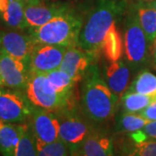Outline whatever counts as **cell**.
<instances>
[{"label": "cell", "mask_w": 156, "mask_h": 156, "mask_svg": "<svg viewBox=\"0 0 156 156\" xmlns=\"http://www.w3.org/2000/svg\"><path fill=\"white\" fill-rule=\"evenodd\" d=\"M128 0H95L83 18L77 46L97 61L101 45L114 23L122 21Z\"/></svg>", "instance_id": "cell-1"}, {"label": "cell", "mask_w": 156, "mask_h": 156, "mask_svg": "<svg viewBox=\"0 0 156 156\" xmlns=\"http://www.w3.org/2000/svg\"><path fill=\"white\" fill-rule=\"evenodd\" d=\"M119 101L101 76L97 62L88 69L82 80L80 107L85 116L94 124L111 119Z\"/></svg>", "instance_id": "cell-2"}, {"label": "cell", "mask_w": 156, "mask_h": 156, "mask_svg": "<svg viewBox=\"0 0 156 156\" xmlns=\"http://www.w3.org/2000/svg\"><path fill=\"white\" fill-rule=\"evenodd\" d=\"M82 24L83 17L72 10L50 19L37 28L28 29V30L35 44L69 47L77 45Z\"/></svg>", "instance_id": "cell-3"}, {"label": "cell", "mask_w": 156, "mask_h": 156, "mask_svg": "<svg viewBox=\"0 0 156 156\" xmlns=\"http://www.w3.org/2000/svg\"><path fill=\"white\" fill-rule=\"evenodd\" d=\"M122 21L125 61L131 69L138 71L149 62L152 49L130 3Z\"/></svg>", "instance_id": "cell-4"}, {"label": "cell", "mask_w": 156, "mask_h": 156, "mask_svg": "<svg viewBox=\"0 0 156 156\" xmlns=\"http://www.w3.org/2000/svg\"><path fill=\"white\" fill-rule=\"evenodd\" d=\"M58 122L59 139L71 147L73 154L82 142L96 128L74 101L68 106L54 110Z\"/></svg>", "instance_id": "cell-5"}, {"label": "cell", "mask_w": 156, "mask_h": 156, "mask_svg": "<svg viewBox=\"0 0 156 156\" xmlns=\"http://www.w3.org/2000/svg\"><path fill=\"white\" fill-rule=\"evenodd\" d=\"M23 92L33 106L50 110L59 109L74 101L73 98L58 94L51 86L44 73L30 71Z\"/></svg>", "instance_id": "cell-6"}, {"label": "cell", "mask_w": 156, "mask_h": 156, "mask_svg": "<svg viewBox=\"0 0 156 156\" xmlns=\"http://www.w3.org/2000/svg\"><path fill=\"white\" fill-rule=\"evenodd\" d=\"M33 108L23 91L0 87V120L13 123L26 122Z\"/></svg>", "instance_id": "cell-7"}, {"label": "cell", "mask_w": 156, "mask_h": 156, "mask_svg": "<svg viewBox=\"0 0 156 156\" xmlns=\"http://www.w3.org/2000/svg\"><path fill=\"white\" fill-rule=\"evenodd\" d=\"M69 4L54 0H28L24 2L27 28H37L54 17L72 11Z\"/></svg>", "instance_id": "cell-8"}, {"label": "cell", "mask_w": 156, "mask_h": 156, "mask_svg": "<svg viewBox=\"0 0 156 156\" xmlns=\"http://www.w3.org/2000/svg\"><path fill=\"white\" fill-rule=\"evenodd\" d=\"M66 48L61 45L35 44L30 57V71L46 74L59 69Z\"/></svg>", "instance_id": "cell-9"}, {"label": "cell", "mask_w": 156, "mask_h": 156, "mask_svg": "<svg viewBox=\"0 0 156 156\" xmlns=\"http://www.w3.org/2000/svg\"><path fill=\"white\" fill-rule=\"evenodd\" d=\"M0 74L5 87L23 91L30 76L29 63L0 50Z\"/></svg>", "instance_id": "cell-10"}, {"label": "cell", "mask_w": 156, "mask_h": 156, "mask_svg": "<svg viewBox=\"0 0 156 156\" xmlns=\"http://www.w3.org/2000/svg\"><path fill=\"white\" fill-rule=\"evenodd\" d=\"M28 122L37 140L49 143L59 139L58 122L54 110L34 106Z\"/></svg>", "instance_id": "cell-11"}, {"label": "cell", "mask_w": 156, "mask_h": 156, "mask_svg": "<svg viewBox=\"0 0 156 156\" xmlns=\"http://www.w3.org/2000/svg\"><path fill=\"white\" fill-rule=\"evenodd\" d=\"M35 42L30 34L19 31H0V50L23 62H30Z\"/></svg>", "instance_id": "cell-12"}, {"label": "cell", "mask_w": 156, "mask_h": 156, "mask_svg": "<svg viewBox=\"0 0 156 156\" xmlns=\"http://www.w3.org/2000/svg\"><path fill=\"white\" fill-rule=\"evenodd\" d=\"M97 62L77 45L66 48L59 69L65 71L77 83L82 82L89 66Z\"/></svg>", "instance_id": "cell-13"}, {"label": "cell", "mask_w": 156, "mask_h": 156, "mask_svg": "<svg viewBox=\"0 0 156 156\" xmlns=\"http://www.w3.org/2000/svg\"><path fill=\"white\" fill-rule=\"evenodd\" d=\"M102 74L103 79L112 92L120 100L128 89L130 79V67L122 59L117 61L103 60Z\"/></svg>", "instance_id": "cell-14"}, {"label": "cell", "mask_w": 156, "mask_h": 156, "mask_svg": "<svg viewBox=\"0 0 156 156\" xmlns=\"http://www.w3.org/2000/svg\"><path fill=\"white\" fill-rule=\"evenodd\" d=\"M114 141L110 135L95 129L82 142L74 155L109 156L114 154Z\"/></svg>", "instance_id": "cell-15"}, {"label": "cell", "mask_w": 156, "mask_h": 156, "mask_svg": "<svg viewBox=\"0 0 156 156\" xmlns=\"http://www.w3.org/2000/svg\"><path fill=\"white\" fill-rule=\"evenodd\" d=\"M151 49L156 39V10L149 2H130Z\"/></svg>", "instance_id": "cell-16"}, {"label": "cell", "mask_w": 156, "mask_h": 156, "mask_svg": "<svg viewBox=\"0 0 156 156\" xmlns=\"http://www.w3.org/2000/svg\"><path fill=\"white\" fill-rule=\"evenodd\" d=\"M0 16L7 26L24 30L27 24L24 17V2L18 0H0Z\"/></svg>", "instance_id": "cell-17"}, {"label": "cell", "mask_w": 156, "mask_h": 156, "mask_svg": "<svg viewBox=\"0 0 156 156\" xmlns=\"http://www.w3.org/2000/svg\"><path fill=\"white\" fill-rule=\"evenodd\" d=\"M114 23L108 30L101 45V54L107 61H117L122 59L124 54L122 34Z\"/></svg>", "instance_id": "cell-18"}, {"label": "cell", "mask_w": 156, "mask_h": 156, "mask_svg": "<svg viewBox=\"0 0 156 156\" xmlns=\"http://www.w3.org/2000/svg\"><path fill=\"white\" fill-rule=\"evenodd\" d=\"M19 138V123L0 120V153L3 155H15Z\"/></svg>", "instance_id": "cell-19"}, {"label": "cell", "mask_w": 156, "mask_h": 156, "mask_svg": "<svg viewBox=\"0 0 156 156\" xmlns=\"http://www.w3.org/2000/svg\"><path fill=\"white\" fill-rule=\"evenodd\" d=\"M36 137L29 122L19 123V138L14 156H36Z\"/></svg>", "instance_id": "cell-20"}, {"label": "cell", "mask_w": 156, "mask_h": 156, "mask_svg": "<svg viewBox=\"0 0 156 156\" xmlns=\"http://www.w3.org/2000/svg\"><path fill=\"white\" fill-rule=\"evenodd\" d=\"M122 113H140L152 101L156 100L154 96L142 95L136 92L125 91L121 97Z\"/></svg>", "instance_id": "cell-21"}, {"label": "cell", "mask_w": 156, "mask_h": 156, "mask_svg": "<svg viewBox=\"0 0 156 156\" xmlns=\"http://www.w3.org/2000/svg\"><path fill=\"white\" fill-rule=\"evenodd\" d=\"M47 78L58 94L68 98H73V90L76 83L67 73L60 69H56L49 73H46Z\"/></svg>", "instance_id": "cell-22"}, {"label": "cell", "mask_w": 156, "mask_h": 156, "mask_svg": "<svg viewBox=\"0 0 156 156\" xmlns=\"http://www.w3.org/2000/svg\"><path fill=\"white\" fill-rule=\"evenodd\" d=\"M126 91L136 92L156 98V76L147 70H141Z\"/></svg>", "instance_id": "cell-23"}, {"label": "cell", "mask_w": 156, "mask_h": 156, "mask_svg": "<svg viewBox=\"0 0 156 156\" xmlns=\"http://www.w3.org/2000/svg\"><path fill=\"white\" fill-rule=\"evenodd\" d=\"M150 121L138 113H122L117 120L116 133H134L142 128Z\"/></svg>", "instance_id": "cell-24"}, {"label": "cell", "mask_w": 156, "mask_h": 156, "mask_svg": "<svg viewBox=\"0 0 156 156\" xmlns=\"http://www.w3.org/2000/svg\"><path fill=\"white\" fill-rule=\"evenodd\" d=\"M36 147L39 156H68L73 154L71 147L61 139L49 143L36 139Z\"/></svg>", "instance_id": "cell-25"}, {"label": "cell", "mask_w": 156, "mask_h": 156, "mask_svg": "<svg viewBox=\"0 0 156 156\" xmlns=\"http://www.w3.org/2000/svg\"><path fill=\"white\" fill-rule=\"evenodd\" d=\"M129 155L156 156V140L147 139L134 143Z\"/></svg>", "instance_id": "cell-26"}, {"label": "cell", "mask_w": 156, "mask_h": 156, "mask_svg": "<svg viewBox=\"0 0 156 156\" xmlns=\"http://www.w3.org/2000/svg\"><path fill=\"white\" fill-rule=\"evenodd\" d=\"M130 137L134 140V143L147 139L156 140V121H150L140 130L131 133Z\"/></svg>", "instance_id": "cell-27"}, {"label": "cell", "mask_w": 156, "mask_h": 156, "mask_svg": "<svg viewBox=\"0 0 156 156\" xmlns=\"http://www.w3.org/2000/svg\"><path fill=\"white\" fill-rule=\"evenodd\" d=\"M140 115L149 121H156V100L152 101L148 106L140 112Z\"/></svg>", "instance_id": "cell-28"}, {"label": "cell", "mask_w": 156, "mask_h": 156, "mask_svg": "<svg viewBox=\"0 0 156 156\" xmlns=\"http://www.w3.org/2000/svg\"><path fill=\"white\" fill-rule=\"evenodd\" d=\"M152 56H153V60H154V64H156V39L153 44V47H152Z\"/></svg>", "instance_id": "cell-29"}, {"label": "cell", "mask_w": 156, "mask_h": 156, "mask_svg": "<svg viewBox=\"0 0 156 156\" xmlns=\"http://www.w3.org/2000/svg\"><path fill=\"white\" fill-rule=\"evenodd\" d=\"M149 3L151 4V5L153 6V7H154V8L156 10V0H152V1H150Z\"/></svg>", "instance_id": "cell-30"}, {"label": "cell", "mask_w": 156, "mask_h": 156, "mask_svg": "<svg viewBox=\"0 0 156 156\" xmlns=\"http://www.w3.org/2000/svg\"><path fill=\"white\" fill-rule=\"evenodd\" d=\"M128 1H131V2H150L152 0H128Z\"/></svg>", "instance_id": "cell-31"}, {"label": "cell", "mask_w": 156, "mask_h": 156, "mask_svg": "<svg viewBox=\"0 0 156 156\" xmlns=\"http://www.w3.org/2000/svg\"><path fill=\"white\" fill-rule=\"evenodd\" d=\"M4 82H3V79H2V76H1V74H0V87H4Z\"/></svg>", "instance_id": "cell-32"}, {"label": "cell", "mask_w": 156, "mask_h": 156, "mask_svg": "<svg viewBox=\"0 0 156 156\" xmlns=\"http://www.w3.org/2000/svg\"><path fill=\"white\" fill-rule=\"evenodd\" d=\"M18 1H23V2H26V1H28V0H18Z\"/></svg>", "instance_id": "cell-33"}]
</instances>
